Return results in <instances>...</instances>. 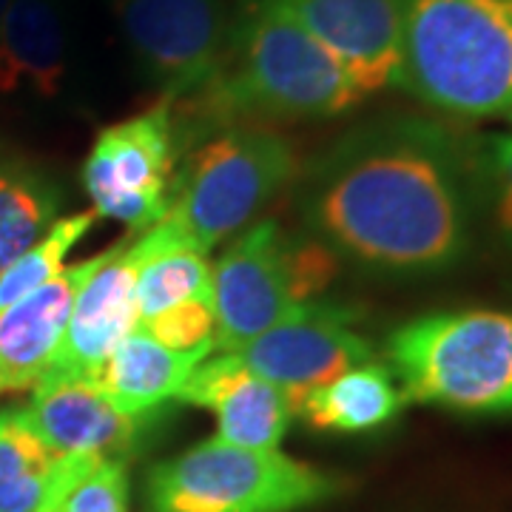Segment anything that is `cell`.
Listing matches in <instances>:
<instances>
[{
	"instance_id": "1",
	"label": "cell",
	"mask_w": 512,
	"mask_h": 512,
	"mask_svg": "<svg viewBox=\"0 0 512 512\" xmlns=\"http://www.w3.org/2000/svg\"><path fill=\"white\" fill-rule=\"evenodd\" d=\"M296 208L308 234L367 274H447L476 239L478 140L424 114L367 120L305 168Z\"/></svg>"
},
{
	"instance_id": "2",
	"label": "cell",
	"mask_w": 512,
	"mask_h": 512,
	"mask_svg": "<svg viewBox=\"0 0 512 512\" xmlns=\"http://www.w3.org/2000/svg\"><path fill=\"white\" fill-rule=\"evenodd\" d=\"M197 100L222 117L330 120L367 97L279 0H251L231 26L220 72Z\"/></svg>"
},
{
	"instance_id": "3",
	"label": "cell",
	"mask_w": 512,
	"mask_h": 512,
	"mask_svg": "<svg viewBox=\"0 0 512 512\" xmlns=\"http://www.w3.org/2000/svg\"><path fill=\"white\" fill-rule=\"evenodd\" d=\"M399 89L450 117L512 114V0H402Z\"/></svg>"
},
{
	"instance_id": "4",
	"label": "cell",
	"mask_w": 512,
	"mask_h": 512,
	"mask_svg": "<svg viewBox=\"0 0 512 512\" xmlns=\"http://www.w3.org/2000/svg\"><path fill=\"white\" fill-rule=\"evenodd\" d=\"M387 362L407 404L464 416H512V313L439 311L387 336Z\"/></svg>"
},
{
	"instance_id": "5",
	"label": "cell",
	"mask_w": 512,
	"mask_h": 512,
	"mask_svg": "<svg viewBox=\"0 0 512 512\" xmlns=\"http://www.w3.org/2000/svg\"><path fill=\"white\" fill-rule=\"evenodd\" d=\"M342 490V478L282 450H248L214 436L148 473L146 512H299Z\"/></svg>"
},
{
	"instance_id": "6",
	"label": "cell",
	"mask_w": 512,
	"mask_h": 512,
	"mask_svg": "<svg viewBox=\"0 0 512 512\" xmlns=\"http://www.w3.org/2000/svg\"><path fill=\"white\" fill-rule=\"evenodd\" d=\"M336 271L339 256L313 234H291L274 220L248 225L211 265L214 350L245 348L296 305L316 299Z\"/></svg>"
},
{
	"instance_id": "7",
	"label": "cell",
	"mask_w": 512,
	"mask_h": 512,
	"mask_svg": "<svg viewBox=\"0 0 512 512\" xmlns=\"http://www.w3.org/2000/svg\"><path fill=\"white\" fill-rule=\"evenodd\" d=\"M296 174V154L282 134L259 126L225 128L177 171L168 217L211 254L245 231Z\"/></svg>"
},
{
	"instance_id": "8",
	"label": "cell",
	"mask_w": 512,
	"mask_h": 512,
	"mask_svg": "<svg viewBox=\"0 0 512 512\" xmlns=\"http://www.w3.org/2000/svg\"><path fill=\"white\" fill-rule=\"evenodd\" d=\"M177 117L174 103L160 100L94 137L83 163V188L100 220L148 231L171 208L177 180Z\"/></svg>"
},
{
	"instance_id": "9",
	"label": "cell",
	"mask_w": 512,
	"mask_h": 512,
	"mask_svg": "<svg viewBox=\"0 0 512 512\" xmlns=\"http://www.w3.org/2000/svg\"><path fill=\"white\" fill-rule=\"evenodd\" d=\"M117 23L131 55L171 103L211 86L234 26L225 0H117Z\"/></svg>"
},
{
	"instance_id": "10",
	"label": "cell",
	"mask_w": 512,
	"mask_h": 512,
	"mask_svg": "<svg viewBox=\"0 0 512 512\" xmlns=\"http://www.w3.org/2000/svg\"><path fill=\"white\" fill-rule=\"evenodd\" d=\"M245 365L296 402L350 367L373 362V348L356 330V311L311 299L288 311L274 328L237 350Z\"/></svg>"
},
{
	"instance_id": "11",
	"label": "cell",
	"mask_w": 512,
	"mask_h": 512,
	"mask_svg": "<svg viewBox=\"0 0 512 512\" xmlns=\"http://www.w3.org/2000/svg\"><path fill=\"white\" fill-rule=\"evenodd\" d=\"M342 60L365 97L399 89L402 0H279Z\"/></svg>"
},
{
	"instance_id": "12",
	"label": "cell",
	"mask_w": 512,
	"mask_h": 512,
	"mask_svg": "<svg viewBox=\"0 0 512 512\" xmlns=\"http://www.w3.org/2000/svg\"><path fill=\"white\" fill-rule=\"evenodd\" d=\"M128 239L111 245L109 251L97 256V268L83 288L77 291L72 316L63 333V342L49 376H69V379H89L103 365L128 333L140 328L137 316V296H134V259L128 251Z\"/></svg>"
},
{
	"instance_id": "13",
	"label": "cell",
	"mask_w": 512,
	"mask_h": 512,
	"mask_svg": "<svg viewBox=\"0 0 512 512\" xmlns=\"http://www.w3.org/2000/svg\"><path fill=\"white\" fill-rule=\"evenodd\" d=\"M177 402L211 410L217 439L248 450H279L293 419L285 390L262 379L237 353L205 359L177 393Z\"/></svg>"
},
{
	"instance_id": "14",
	"label": "cell",
	"mask_w": 512,
	"mask_h": 512,
	"mask_svg": "<svg viewBox=\"0 0 512 512\" xmlns=\"http://www.w3.org/2000/svg\"><path fill=\"white\" fill-rule=\"evenodd\" d=\"M97 256L66 265L52 282L0 311V396L35 390L46 379L69 325L77 291L97 268Z\"/></svg>"
},
{
	"instance_id": "15",
	"label": "cell",
	"mask_w": 512,
	"mask_h": 512,
	"mask_svg": "<svg viewBox=\"0 0 512 512\" xmlns=\"http://www.w3.org/2000/svg\"><path fill=\"white\" fill-rule=\"evenodd\" d=\"M23 410L60 458H120L146 421L111 404L94 384L69 376L43 379Z\"/></svg>"
},
{
	"instance_id": "16",
	"label": "cell",
	"mask_w": 512,
	"mask_h": 512,
	"mask_svg": "<svg viewBox=\"0 0 512 512\" xmlns=\"http://www.w3.org/2000/svg\"><path fill=\"white\" fill-rule=\"evenodd\" d=\"M66 77V29L55 0H9L0 18V94L55 97Z\"/></svg>"
},
{
	"instance_id": "17",
	"label": "cell",
	"mask_w": 512,
	"mask_h": 512,
	"mask_svg": "<svg viewBox=\"0 0 512 512\" xmlns=\"http://www.w3.org/2000/svg\"><path fill=\"white\" fill-rule=\"evenodd\" d=\"M205 353H183L160 345L137 328L111 350V356L86 379L111 404L131 416H148L165 402H177L188 376L205 362Z\"/></svg>"
},
{
	"instance_id": "18",
	"label": "cell",
	"mask_w": 512,
	"mask_h": 512,
	"mask_svg": "<svg viewBox=\"0 0 512 512\" xmlns=\"http://www.w3.org/2000/svg\"><path fill=\"white\" fill-rule=\"evenodd\" d=\"M404 404L407 399L393 370L367 362L308 390L296 402V413L325 433H370L399 419Z\"/></svg>"
},
{
	"instance_id": "19",
	"label": "cell",
	"mask_w": 512,
	"mask_h": 512,
	"mask_svg": "<svg viewBox=\"0 0 512 512\" xmlns=\"http://www.w3.org/2000/svg\"><path fill=\"white\" fill-rule=\"evenodd\" d=\"M60 456L37 436L23 407L0 410V512H40Z\"/></svg>"
},
{
	"instance_id": "20",
	"label": "cell",
	"mask_w": 512,
	"mask_h": 512,
	"mask_svg": "<svg viewBox=\"0 0 512 512\" xmlns=\"http://www.w3.org/2000/svg\"><path fill=\"white\" fill-rule=\"evenodd\" d=\"M57 188L35 168L0 160V274L60 217Z\"/></svg>"
},
{
	"instance_id": "21",
	"label": "cell",
	"mask_w": 512,
	"mask_h": 512,
	"mask_svg": "<svg viewBox=\"0 0 512 512\" xmlns=\"http://www.w3.org/2000/svg\"><path fill=\"white\" fill-rule=\"evenodd\" d=\"M46 501L57 512H128L123 458H60Z\"/></svg>"
},
{
	"instance_id": "22",
	"label": "cell",
	"mask_w": 512,
	"mask_h": 512,
	"mask_svg": "<svg viewBox=\"0 0 512 512\" xmlns=\"http://www.w3.org/2000/svg\"><path fill=\"white\" fill-rule=\"evenodd\" d=\"M100 220L92 208L89 211H77L63 220H57L35 245L20 254L3 274H0V311L12 302H18L23 296L37 291L40 285L52 282L63 268H66V256L86 239V234L94 228V222Z\"/></svg>"
},
{
	"instance_id": "23",
	"label": "cell",
	"mask_w": 512,
	"mask_h": 512,
	"mask_svg": "<svg viewBox=\"0 0 512 512\" xmlns=\"http://www.w3.org/2000/svg\"><path fill=\"white\" fill-rule=\"evenodd\" d=\"M478 191L493 231L512 251V134L478 140Z\"/></svg>"
},
{
	"instance_id": "24",
	"label": "cell",
	"mask_w": 512,
	"mask_h": 512,
	"mask_svg": "<svg viewBox=\"0 0 512 512\" xmlns=\"http://www.w3.org/2000/svg\"><path fill=\"white\" fill-rule=\"evenodd\" d=\"M140 328L154 336L160 345L183 353H214L217 336V313H214V293L191 296L180 305L168 308L160 316L143 322Z\"/></svg>"
},
{
	"instance_id": "25",
	"label": "cell",
	"mask_w": 512,
	"mask_h": 512,
	"mask_svg": "<svg viewBox=\"0 0 512 512\" xmlns=\"http://www.w3.org/2000/svg\"><path fill=\"white\" fill-rule=\"evenodd\" d=\"M40 512H57V510H55V504H49V501H46V504L40 507Z\"/></svg>"
},
{
	"instance_id": "26",
	"label": "cell",
	"mask_w": 512,
	"mask_h": 512,
	"mask_svg": "<svg viewBox=\"0 0 512 512\" xmlns=\"http://www.w3.org/2000/svg\"><path fill=\"white\" fill-rule=\"evenodd\" d=\"M6 6H9V0H0V18H3V12H6Z\"/></svg>"
},
{
	"instance_id": "27",
	"label": "cell",
	"mask_w": 512,
	"mask_h": 512,
	"mask_svg": "<svg viewBox=\"0 0 512 512\" xmlns=\"http://www.w3.org/2000/svg\"><path fill=\"white\" fill-rule=\"evenodd\" d=\"M507 120H510V123H512V114H507Z\"/></svg>"
}]
</instances>
